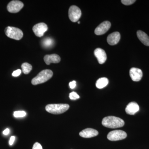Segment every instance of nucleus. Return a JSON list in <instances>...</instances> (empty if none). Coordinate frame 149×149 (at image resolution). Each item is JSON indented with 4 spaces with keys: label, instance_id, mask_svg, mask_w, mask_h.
<instances>
[{
    "label": "nucleus",
    "instance_id": "f257e3e1",
    "mask_svg": "<svg viewBox=\"0 0 149 149\" xmlns=\"http://www.w3.org/2000/svg\"><path fill=\"white\" fill-rule=\"evenodd\" d=\"M124 120L120 118L114 116L104 117L102 120V124L107 128H116L122 127L124 125Z\"/></svg>",
    "mask_w": 149,
    "mask_h": 149
},
{
    "label": "nucleus",
    "instance_id": "f03ea898",
    "mask_svg": "<svg viewBox=\"0 0 149 149\" xmlns=\"http://www.w3.org/2000/svg\"><path fill=\"white\" fill-rule=\"evenodd\" d=\"M53 75V72L52 70L49 69L44 70L32 79V84L36 85L45 83L52 78Z\"/></svg>",
    "mask_w": 149,
    "mask_h": 149
},
{
    "label": "nucleus",
    "instance_id": "7ed1b4c3",
    "mask_svg": "<svg viewBox=\"0 0 149 149\" xmlns=\"http://www.w3.org/2000/svg\"><path fill=\"white\" fill-rule=\"evenodd\" d=\"M68 104H49L46 107L45 109L48 112L54 114H60L65 112L69 109Z\"/></svg>",
    "mask_w": 149,
    "mask_h": 149
},
{
    "label": "nucleus",
    "instance_id": "20e7f679",
    "mask_svg": "<svg viewBox=\"0 0 149 149\" xmlns=\"http://www.w3.org/2000/svg\"><path fill=\"white\" fill-rule=\"evenodd\" d=\"M5 32L6 35L9 38L16 40H21L23 36L22 31L17 27L8 26L6 27Z\"/></svg>",
    "mask_w": 149,
    "mask_h": 149
},
{
    "label": "nucleus",
    "instance_id": "39448f33",
    "mask_svg": "<svg viewBox=\"0 0 149 149\" xmlns=\"http://www.w3.org/2000/svg\"><path fill=\"white\" fill-rule=\"evenodd\" d=\"M127 133L121 130H115L111 131L108 134L107 139L111 141H118L125 139Z\"/></svg>",
    "mask_w": 149,
    "mask_h": 149
},
{
    "label": "nucleus",
    "instance_id": "423d86ee",
    "mask_svg": "<svg viewBox=\"0 0 149 149\" xmlns=\"http://www.w3.org/2000/svg\"><path fill=\"white\" fill-rule=\"evenodd\" d=\"M82 13L81 10L76 6H72L68 10V16L72 22L78 21L81 17Z\"/></svg>",
    "mask_w": 149,
    "mask_h": 149
},
{
    "label": "nucleus",
    "instance_id": "0eeeda50",
    "mask_svg": "<svg viewBox=\"0 0 149 149\" xmlns=\"http://www.w3.org/2000/svg\"><path fill=\"white\" fill-rule=\"evenodd\" d=\"M24 7V4L19 1H12L9 3L7 8L9 12L17 13L19 11Z\"/></svg>",
    "mask_w": 149,
    "mask_h": 149
},
{
    "label": "nucleus",
    "instance_id": "6e6552de",
    "mask_svg": "<svg viewBox=\"0 0 149 149\" xmlns=\"http://www.w3.org/2000/svg\"><path fill=\"white\" fill-rule=\"evenodd\" d=\"M47 25L44 22H40L35 24L32 28L35 35L38 37H42L44 33L48 30Z\"/></svg>",
    "mask_w": 149,
    "mask_h": 149
},
{
    "label": "nucleus",
    "instance_id": "1a4fd4ad",
    "mask_svg": "<svg viewBox=\"0 0 149 149\" xmlns=\"http://www.w3.org/2000/svg\"><path fill=\"white\" fill-rule=\"evenodd\" d=\"M111 24L108 21H104L97 26L95 30V33L96 35H104L106 33L110 28Z\"/></svg>",
    "mask_w": 149,
    "mask_h": 149
},
{
    "label": "nucleus",
    "instance_id": "9d476101",
    "mask_svg": "<svg viewBox=\"0 0 149 149\" xmlns=\"http://www.w3.org/2000/svg\"><path fill=\"white\" fill-rule=\"evenodd\" d=\"M130 75L133 81L139 82L142 79L143 73L141 69L136 68H132L130 70Z\"/></svg>",
    "mask_w": 149,
    "mask_h": 149
},
{
    "label": "nucleus",
    "instance_id": "9b49d317",
    "mask_svg": "<svg viewBox=\"0 0 149 149\" xmlns=\"http://www.w3.org/2000/svg\"><path fill=\"white\" fill-rule=\"evenodd\" d=\"M94 54L97 58L100 64H103L107 59V54L101 48H97L94 51Z\"/></svg>",
    "mask_w": 149,
    "mask_h": 149
},
{
    "label": "nucleus",
    "instance_id": "f8f14e48",
    "mask_svg": "<svg viewBox=\"0 0 149 149\" xmlns=\"http://www.w3.org/2000/svg\"><path fill=\"white\" fill-rule=\"evenodd\" d=\"M98 131L93 128H88L81 131L79 133L81 137L84 138H91L98 135Z\"/></svg>",
    "mask_w": 149,
    "mask_h": 149
},
{
    "label": "nucleus",
    "instance_id": "ddd939ff",
    "mask_svg": "<svg viewBox=\"0 0 149 149\" xmlns=\"http://www.w3.org/2000/svg\"><path fill=\"white\" fill-rule=\"evenodd\" d=\"M140 110L139 104L136 102H132L129 103L125 108V111L128 114L133 115L138 112Z\"/></svg>",
    "mask_w": 149,
    "mask_h": 149
},
{
    "label": "nucleus",
    "instance_id": "4468645a",
    "mask_svg": "<svg viewBox=\"0 0 149 149\" xmlns=\"http://www.w3.org/2000/svg\"><path fill=\"white\" fill-rule=\"evenodd\" d=\"M120 38V35L119 32H114L109 35L107 38V41L110 45H115L118 43Z\"/></svg>",
    "mask_w": 149,
    "mask_h": 149
},
{
    "label": "nucleus",
    "instance_id": "2eb2a0df",
    "mask_svg": "<svg viewBox=\"0 0 149 149\" xmlns=\"http://www.w3.org/2000/svg\"><path fill=\"white\" fill-rule=\"evenodd\" d=\"M44 60L46 64L49 65L51 63H58L61 61V58L56 54H52L46 55L44 57Z\"/></svg>",
    "mask_w": 149,
    "mask_h": 149
},
{
    "label": "nucleus",
    "instance_id": "dca6fc26",
    "mask_svg": "<svg viewBox=\"0 0 149 149\" xmlns=\"http://www.w3.org/2000/svg\"><path fill=\"white\" fill-rule=\"evenodd\" d=\"M137 37L141 42L145 45L149 46V37L145 32L141 30L137 32Z\"/></svg>",
    "mask_w": 149,
    "mask_h": 149
},
{
    "label": "nucleus",
    "instance_id": "f3484780",
    "mask_svg": "<svg viewBox=\"0 0 149 149\" xmlns=\"http://www.w3.org/2000/svg\"><path fill=\"white\" fill-rule=\"evenodd\" d=\"M109 83V80L106 77H101L97 80L96 86L98 89H102L106 87Z\"/></svg>",
    "mask_w": 149,
    "mask_h": 149
},
{
    "label": "nucleus",
    "instance_id": "a211bd4d",
    "mask_svg": "<svg viewBox=\"0 0 149 149\" xmlns=\"http://www.w3.org/2000/svg\"><path fill=\"white\" fill-rule=\"evenodd\" d=\"M22 72L24 74H29L32 70V67L31 64L28 63H24L21 65Z\"/></svg>",
    "mask_w": 149,
    "mask_h": 149
},
{
    "label": "nucleus",
    "instance_id": "6ab92c4d",
    "mask_svg": "<svg viewBox=\"0 0 149 149\" xmlns=\"http://www.w3.org/2000/svg\"><path fill=\"white\" fill-rule=\"evenodd\" d=\"M53 40L50 38H45L43 40L42 45L45 47H50L53 45Z\"/></svg>",
    "mask_w": 149,
    "mask_h": 149
},
{
    "label": "nucleus",
    "instance_id": "aec40b11",
    "mask_svg": "<svg viewBox=\"0 0 149 149\" xmlns=\"http://www.w3.org/2000/svg\"><path fill=\"white\" fill-rule=\"evenodd\" d=\"M14 116L15 118L23 117L26 115V113L24 111H15L13 113Z\"/></svg>",
    "mask_w": 149,
    "mask_h": 149
},
{
    "label": "nucleus",
    "instance_id": "412c9836",
    "mask_svg": "<svg viewBox=\"0 0 149 149\" xmlns=\"http://www.w3.org/2000/svg\"><path fill=\"white\" fill-rule=\"evenodd\" d=\"M69 97L70 100H76L80 98V96L77 93L74 92H72L70 93Z\"/></svg>",
    "mask_w": 149,
    "mask_h": 149
},
{
    "label": "nucleus",
    "instance_id": "4be33fe9",
    "mask_svg": "<svg viewBox=\"0 0 149 149\" xmlns=\"http://www.w3.org/2000/svg\"><path fill=\"white\" fill-rule=\"evenodd\" d=\"M136 1L135 0H122L121 1V3L123 4L126 6L130 5Z\"/></svg>",
    "mask_w": 149,
    "mask_h": 149
},
{
    "label": "nucleus",
    "instance_id": "5701e85b",
    "mask_svg": "<svg viewBox=\"0 0 149 149\" xmlns=\"http://www.w3.org/2000/svg\"><path fill=\"white\" fill-rule=\"evenodd\" d=\"M21 70L20 69H17L14 71L12 73V76L13 77H17L19 76L21 73Z\"/></svg>",
    "mask_w": 149,
    "mask_h": 149
},
{
    "label": "nucleus",
    "instance_id": "b1692460",
    "mask_svg": "<svg viewBox=\"0 0 149 149\" xmlns=\"http://www.w3.org/2000/svg\"><path fill=\"white\" fill-rule=\"evenodd\" d=\"M32 149H43V148L41 144L37 142L34 144V146L32 147Z\"/></svg>",
    "mask_w": 149,
    "mask_h": 149
},
{
    "label": "nucleus",
    "instance_id": "393cba45",
    "mask_svg": "<svg viewBox=\"0 0 149 149\" xmlns=\"http://www.w3.org/2000/svg\"><path fill=\"white\" fill-rule=\"evenodd\" d=\"M70 87L71 89H74L76 86V82L75 81H72L70 82L69 84Z\"/></svg>",
    "mask_w": 149,
    "mask_h": 149
},
{
    "label": "nucleus",
    "instance_id": "a878e982",
    "mask_svg": "<svg viewBox=\"0 0 149 149\" xmlns=\"http://www.w3.org/2000/svg\"><path fill=\"white\" fill-rule=\"evenodd\" d=\"M15 140V136H13L10 137L9 141V145H10V146H12V145H13Z\"/></svg>",
    "mask_w": 149,
    "mask_h": 149
},
{
    "label": "nucleus",
    "instance_id": "bb28decb",
    "mask_svg": "<svg viewBox=\"0 0 149 149\" xmlns=\"http://www.w3.org/2000/svg\"><path fill=\"white\" fill-rule=\"evenodd\" d=\"M10 133V130L9 128H6L3 131V134L4 135H8Z\"/></svg>",
    "mask_w": 149,
    "mask_h": 149
},
{
    "label": "nucleus",
    "instance_id": "cd10ccee",
    "mask_svg": "<svg viewBox=\"0 0 149 149\" xmlns=\"http://www.w3.org/2000/svg\"><path fill=\"white\" fill-rule=\"evenodd\" d=\"M80 22H78V24H80Z\"/></svg>",
    "mask_w": 149,
    "mask_h": 149
}]
</instances>
